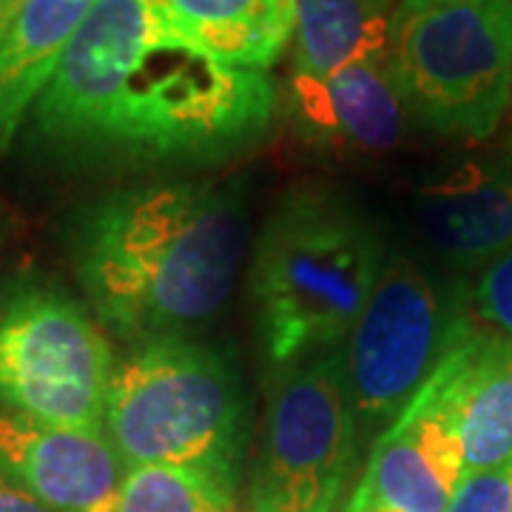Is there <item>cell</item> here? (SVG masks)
<instances>
[{
	"label": "cell",
	"mask_w": 512,
	"mask_h": 512,
	"mask_svg": "<svg viewBox=\"0 0 512 512\" xmlns=\"http://www.w3.org/2000/svg\"><path fill=\"white\" fill-rule=\"evenodd\" d=\"M470 299L481 319L512 339V248L481 271Z\"/></svg>",
	"instance_id": "19"
},
{
	"label": "cell",
	"mask_w": 512,
	"mask_h": 512,
	"mask_svg": "<svg viewBox=\"0 0 512 512\" xmlns=\"http://www.w3.org/2000/svg\"><path fill=\"white\" fill-rule=\"evenodd\" d=\"M168 18L220 63L271 69L293 35V0H165Z\"/></svg>",
	"instance_id": "15"
},
{
	"label": "cell",
	"mask_w": 512,
	"mask_h": 512,
	"mask_svg": "<svg viewBox=\"0 0 512 512\" xmlns=\"http://www.w3.org/2000/svg\"><path fill=\"white\" fill-rule=\"evenodd\" d=\"M458 319L419 265L393 256L342 345L359 433L387 430L436 370Z\"/></svg>",
	"instance_id": "8"
},
{
	"label": "cell",
	"mask_w": 512,
	"mask_h": 512,
	"mask_svg": "<svg viewBox=\"0 0 512 512\" xmlns=\"http://www.w3.org/2000/svg\"><path fill=\"white\" fill-rule=\"evenodd\" d=\"M248 237L242 180L137 185L83 211L74 268L97 319L146 345L191 336L225 308Z\"/></svg>",
	"instance_id": "2"
},
{
	"label": "cell",
	"mask_w": 512,
	"mask_h": 512,
	"mask_svg": "<svg viewBox=\"0 0 512 512\" xmlns=\"http://www.w3.org/2000/svg\"><path fill=\"white\" fill-rule=\"evenodd\" d=\"M510 151H512V137H510Z\"/></svg>",
	"instance_id": "24"
},
{
	"label": "cell",
	"mask_w": 512,
	"mask_h": 512,
	"mask_svg": "<svg viewBox=\"0 0 512 512\" xmlns=\"http://www.w3.org/2000/svg\"><path fill=\"white\" fill-rule=\"evenodd\" d=\"M111 345L72 296L35 279L0 288V407L26 419L106 433Z\"/></svg>",
	"instance_id": "6"
},
{
	"label": "cell",
	"mask_w": 512,
	"mask_h": 512,
	"mask_svg": "<svg viewBox=\"0 0 512 512\" xmlns=\"http://www.w3.org/2000/svg\"><path fill=\"white\" fill-rule=\"evenodd\" d=\"M379 228L322 185L282 194L251 262L256 333L271 367L342 348L384 271Z\"/></svg>",
	"instance_id": "3"
},
{
	"label": "cell",
	"mask_w": 512,
	"mask_h": 512,
	"mask_svg": "<svg viewBox=\"0 0 512 512\" xmlns=\"http://www.w3.org/2000/svg\"><path fill=\"white\" fill-rule=\"evenodd\" d=\"M393 12V0H293V74L330 77L382 60Z\"/></svg>",
	"instance_id": "16"
},
{
	"label": "cell",
	"mask_w": 512,
	"mask_h": 512,
	"mask_svg": "<svg viewBox=\"0 0 512 512\" xmlns=\"http://www.w3.org/2000/svg\"><path fill=\"white\" fill-rule=\"evenodd\" d=\"M274 80L220 63L171 23L165 0H94L37 97L52 146L134 165H208L268 131Z\"/></svg>",
	"instance_id": "1"
},
{
	"label": "cell",
	"mask_w": 512,
	"mask_h": 512,
	"mask_svg": "<svg viewBox=\"0 0 512 512\" xmlns=\"http://www.w3.org/2000/svg\"><path fill=\"white\" fill-rule=\"evenodd\" d=\"M384 63L419 123L487 140L512 103V0H402Z\"/></svg>",
	"instance_id": "5"
},
{
	"label": "cell",
	"mask_w": 512,
	"mask_h": 512,
	"mask_svg": "<svg viewBox=\"0 0 512 512\" xmlns=\"http://www.w3.org/2000/svg\"><path fill=\"white\" fill-rule=\"evenodd\" d=\"M436 387L456 430L464 473L487 470L512 456V339L458 319L436 370Z\"/></svg>",
	"instance_id": "12"
},
{
	"label": "cell",
	"mask_w": 512,
	"mask_h": 512,
	"mask_svg": "<svg viewBox=\"0 0 512 512\" xmlns=\"http://www.w3.org/2000/svg\"><path fill=\"white\" fill-rule=\"evenodd\" d=\"M114 512H237L234 490L217 478L185 470L148 464L126 470Z\"/></svg>",
	"instance_id": "17"
},
{
	"label": "cell",
	"mask_w": 512,
	"mask_h": 512,
	"mask_svg": "<svg viewBox=\"0 0 512 512\" xmlns=\"http://www.w3.org/2000/svg\"><path fill=\"white\" fill-rule=\"evenodd\" d=\"M416 222L427 245L456 268L490 265L512 248V151L470 160L421 183Z\"/></svg>",
	"instance_id": "13"
},
{
	"label": "cell",
	"mask_w": 512,
	"mask_h": 512,
	"mask_svg": "<svg viewBox=\"0 0 512 512\" xmlns=\"http://www.w3.org/2000/svg\"><path fill=\"white\" fill-rule=\"evenodd\" d=\"M94 0H23L0 35V151L52 83Z\"/></svg>",
	"instance_id": "14"
},
{
	"label": "cell",
	"mask_w": 512,
	"mask_h": 512,
	"mask_svg": "<svg viewBox=\"0 0 512 512\" xmlns=\"http://www.w3.org/2000/svg\"><path fill=\"white\" fill-rule=\"evenodd\" d=\"M464 473L456 430L430 379L370 450L353 501L402 512H444Z\"/></svg>",
	"instance_id": "11"
},
{
	"label": "cell",
	"mask_w": 512,
	"mask_h": 512,
	"mask_svg": "<svg viewBox=\"0 0 512 512\" xmlns=\"http://www.w3.org/2000/svg\"><path fill=\"white\" fill-rule=\"evenodd\" d=\"M285 106L293 131L333 157H379L402 143L407 106L384 57L330 77L291 74Z\"/></svg>",
	"instance_id": "10"
},
{
	"label": "cell",
	"mask_w": 512,
	"mask_h": 512,
	"mask_svg": "<svg viewBox=\"0 0 512 512\" xmlns=\"http://www.w3.org/2000/svg\"><path fill=\"white\" fill-rule=\"evenodd\" d=\"M123 461L106 433L0 410V473L52 512H114Z\"/></svg>",
	"instance_id": "9"
},
{
	"label": "cell",
	"mask_w": 512,
	"mask_h": 512,
	"mask_svg": "<svg viewBox=\"0 0 512 512\" xmlns=\"http://www.w3.org/2000/svg\"><path fill=\"white\" fill-rule=\"evenodd\" d=\"M3 237H6V228H3V222H0V245H3Z\"/></svg>",
	"instance_id": "23"
},
{
	"label": "cell",
	"mask_w": 512,
	"mask_h": 512,
	"mask_svg": "<svg viewBox=\"0 0 512 512\" xmlns=\"http://www.w3.org/2000/svg\"><path fill=\"white\" fill-rule=\"evenodd\" d=\"M444 512H512V456L487 470H467Z\"/></svg>",
	"instance_id": "18"
},
{
	"label": "cell",
	"mask_w": 512,
	"mask_h": 512,
	"mask_svg": "<svg viewBox=\"0 0 512 512\" xmlns=\"http://www.w3.org/2000/svg\"><path fill=\"white\" fill-rule=\"evenodd\" d=\"M20 3H23V0H0V35L6 32L9 20L15 18V12L20 9Z\"/></svg>",
	"instance_id": "21"
},
{
	"label": "cell",
	"mask_w": 512,
	"mask_h": 512,
	"mask_svg": "<svg viewBox=\"0 0 512 512\" xmlns=\"http://www.w3.org/2000/svg\"><path fill=\"white\" fill-rule=\"evenodd\" d=\"M251 402L237 362L191 336L137 345L114 365L106 436L126 470L185 467L237 487Z\"/></svg>",
	"instance_id": "4"
},
{
	"label": "cell",
	"mask_w": 512,
	"mask_h": 512,
	"mask_svg": "<svg viewBox=\"0 0 512 512\" xmlns=\"http://www.w3.org/2000/svg\"><path fill=\"white\" fill-rule=\"evenodd\" d=\"M359 453L342 348L274 367L251 512H336Z\"/></svg>",
	"instance_id": "7"
},
{
	"label": "cell",
	"mask_w": 512,
	"mask_h": 512,
	"mask_svg": "<svg viewBox=\"0 0 512 512\" xmlns=\"http://www.w3.org/2000/svg\"><path fill=\"white\" fill-rule=\"evenodd\" d=\"M0 512H52L0 473Z\"/></svg>",
	"instance_id": "20"
},
{
	"label": "cell",
	"mask_w": 512,
	"mask_h": 512,
	"mask_svg": "<svg viewBox=\"0 0 512 512\" xmlns=\"http://www.w3.org/2000/svg\"><path fill=\"white\" fill-rule=\"evenodd\" d=\"M345 512H402V510H393V507H376V504H362V501H348V510Z\"/></svg>",
	"instance_id": "22"
}]
</instances>
